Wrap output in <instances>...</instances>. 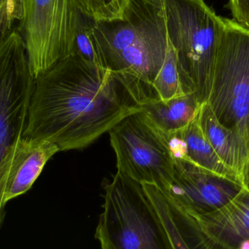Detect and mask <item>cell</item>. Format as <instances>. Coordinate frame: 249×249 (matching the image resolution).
Masks as SVG:
<instances>
[{"label": "cell", "instance_id": "1", "mask_svg": "<svg viewBox=\"0 0 249 249\" xmlns=\"http://www.w3.org/2000/svg\"><path fill=\"white\" fill-rule=\"evenodd\" d=\"M154 97L152 86L73 53L35 79L23 136L83 149Z\"/></svg>", "mask_w": 249, "mask_h": 249}, {"label": "cell", "instance_id": "2", "mask_svg": "<svg viewBox=\"0 0 249 249\" xmlns=\"http://www.w3.org/2000/svg\"><path fill=\"white\" fill-rule=\"evenodd\" d=\"M168 39L176 53L185 94L209 100L225 18L204 0H164Z\"/></svg>", "mask_w": 249, "mask_h": 249}, {"label": "cell", "instance_id": "3", "mask_svg": "<svg viewBox=\"0 0 249 249\" xmlns=\"http://www.w3.org/2000/svg\"><path fill=\"white\" fill-rule=\"evenodd\" d=\"M104 190L95 235L101 249H173L141 183L117 171Z\"/></svg>", "mask_w": 249, "mask_h": 249}, {"label": "cell", "instance_id": "4", "mask_svg": "<svg viewBox=\"0 0 249 249\" xmlns=\"http://www.w3.org/2000/svg\"><path fill=\"white\" fill-rule=\"evenodd\" d=\"M208 103L218 121L249 149V30L225 18Z\"/></svg>", "mask_w": 249, "mask_h": 249}, {"label": "cell", "instance_id": "5", "mask_svg": "<svg viewBox=\"0 0 249 249\" xmlns=\"http://www.w3.org/2000/svg\"><path fill=\"white\" fill-rule=\"evenodd\" d=\"M117 171L134 181L169 187L173 159L165 136L143 111L129 115L109 131Z\"/></svg>", "mask_w": 249, "mask_h": 249}, {"label": "cell", "instance_id": "6", "mask_svg": "<svg viewBox=\"0 0 249 249\" xmlns=\"http://www.w3.org/2000/svg\"><path fill=\"white\" fill-rule=\"evenodd\" d=\"M24 42L35 79L74 52L80 10L75 0H25Z\"/></svg>", "mask_w": 249, "mask_h": 249}, {"label": "cell", "instance_id": "7", "mask_svg": "<svg viewBox=\"0 0 249 249\" xmlns=\"http://www.w3.org/2000/svg\"><path fill=\"white\" fill-rule=\"evenodd\" d=\"M0 154L23 136L35 78L23 38L10 32L0 43Z\"/></svg>", "mask_w": 249, "mask_h": 249}, {"label": "cell", "instance_id": "8", "mask_svg": "<svg viewBox=\"0 0 249 249\" xmlns=\"http://www.w3.org/2000/svg\"><path fill=\"white\" fill-rule=\"evenodd\" d=\"M165 194L168 211L191 249H239L249 241V182L226 206L209 213L184 212Z\"/></svg>", "mask_w": 249, "mask_h": 249}, {"label": "cell", "instance_id": "9", "mask_svg": "<svg viewBox=\"0 0 249 249\" xmlns=\"http://www.w3.org/2000/svg\"><path fill=\"white\" fill-rule=\"evenodd\" d=\"M244 187L191 162L176 159L171 184L163 191L184 212L209 213L226 206Z\"/></svg>", "mask_w": 249, "mask_h": 249}, {"label": "cell", "instance_id": "10", "mask_svg": "<svg viewBox=\"0 0 249 249\" xmlns=\"http://www.w3.org/2000/svg\"><path fill=\"white\" fill-rule=\"evenodd\" d=\"M59 147L46 140L22 136L0 154V222L9 201L30 190Z\"/></svg>", "mask_w": 249, "mask_h": 249}, {"label": "cell", "instance_id": "11", "mask_svg": "<svg viewBox=\"0 0 249 249\" xmlns=\"http://www.w3.org/2000/svg\"><path fill=\"white\" fill-rule=\"evenodd\" d=\"M197 121L221 160L238 176L241 184L249 182V149L245 141L221 124L208 102L203 104Z\"/></svg>", "mask_w": 249, "mask_h": 249}, {"label": "cell", "instance_id": "12", "mask_svg": "<svg viewBox=\"0 0 249 249\" xmlns=\"http://www.w3.org/2000/svg\"><path fill=\"white\" fill-rule=\"evenodd\" d=\"M162 133L172 159L189 161L200 168L241 184L237 174L223 163L206 139L197 121V116L179 131Z\"/></svg>", "mask_w": 249, "mask_h": 249}, {"label": "cell", "instance_id": "13", "mask_svg": "<svg viewBox=\"0 0 249 249\" xmlns=\"http://www.w3.org/2000/svg\"><path fill=\"white\" fill-rule=\"evenodd\" d=\"M202 105L194 94H185L170 100L154 97L142 105V111L149 121L164 133H175L191 124Z\"/></svg>", "mask_w": 249, "mask_h": 249}, {"label": "cell", "instance_id": "14", "mask_svg": "<svg viewBox=\"0 0 249 249\" xmlns=\"http://www.w3.org/2000/svg\"><path fill=\"white\" fill-rule=\"evenodd\" d=\"M152 87L158 98L162 101L185 95L180 77L176 53L170 40L165 62Z\"/></svg>", "mask_w": 249, "mask_h": 249}, {"label": "cell", "instance_id": "15", "mask_svg": "<svg viewBox=\"0 0 249 249\" xmlns=\"http://www.w3.org/2000/svg\"><path fill=\"white\" fill-rule=\"evenodd\" d=\"M78 10L95 22L124 20L131 0H75Z\"/></svg>", "mask_w": 249, "mask_h": 249}, {"label": "cell", "instance_id": "16", "mask_svg": "<svg viewBox=\"0 0 249 249\" xmlns=\"http://www.w3.org/2000/svg\"><path fill=\"white\" fill-rule=\"evenodd\" d=\"M143 188L165 227L173 249H191L174 222L167 206L163 190L153 184L143 183Z\"/></svg>", "mask_w": 249, "mask_h": 249}, {"label": "cell", "instance_id": "17", "mask_svg": "<svg viewBox=\"0 0 249 249\" xmlns=\"http://www.w3.org/2000/svg\"><path fill=\"white\" fill-rule=\"evenodd\" d=\"M93 22V20L86 17L80 11L76 27L73 53L78 55L87 62L100 67L96 48L92 36V26Z\"/></svg>", "mask_w": 249, "mask_h": 249}, {"label": "cell", "instance_id": "18", "mask_svg": "<svg viewBox=\"0 0 249 249\" xmlns=\"http://www.w3.org/2000/svg\"><path fill=\"white\" fill-rule=\"evenodd\" d=\"M26 15L25 0H1L0 3V28L1 38L11 32L16 20L23 22Z\"/></svg>", "mask_w": 249, "mask_h": 249}, {"label": "cell", "instance_id": "19", "mask_svg": "<svg viewBox=\"0 0 249 249\" xmlns=\"http://www.w3.org/2000/svg\"><path fill=\"white\" fill-rule=\"evenodd\" d=\"M227 7L232 13V20L249 30V0H228Z\"/></svg>", "mask_w": 249, "mask_h": 249}]
</instances>
